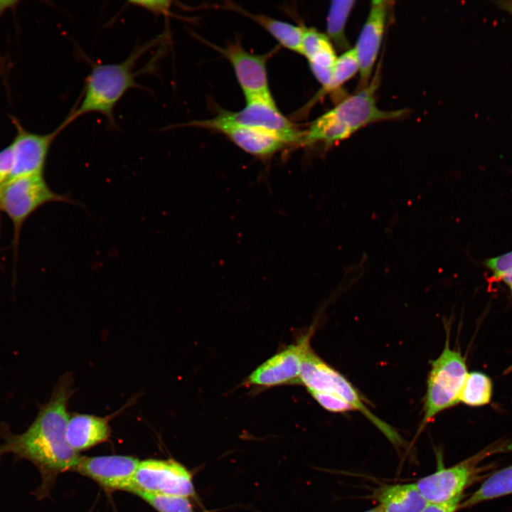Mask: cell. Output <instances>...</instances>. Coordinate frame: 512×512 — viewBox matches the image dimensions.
Instances as JSON below:
<instances>
[{"label": "cell", "instance_id": "obj_32", "mask_svg": "<svg viewBox=\"0 0 512 512\" xmlns=\"http://www.w3.org/2000/svg\"><path fill=\"white\" fill-rule=\"evenodd\" d=\"M365 512H383V511H382L380 507L379 506H376V507H375V508H371V509H370V510H368V511H365Z\"/></svg>", "mask_w": 512, "mask_h": 512}, {"label": "cell", "instance_id": "obj_25", "mask_svg": "<svg viewBox=\"0 0 512 512\" xmlns=\"http://www.w3.org/2000/svg\"><path fill=\"white\" fill-rule=\"evenodd\" d=\"M309 393L323 408L329 412L343 413L354 410L348 402L337 395L319 392Z\"/></svg>", "mask_w": 512, "mask_h": 512}, {"label": "cell", "instance_id": "obj_1", "mask_svg": "<svg viewBox=\"0 0 512 512\" xmlns=\"http://www.w3.org/2000/svg\"><path fill=\"white\" fill-rule=\"evenodd\" d=\"M73 383L68 373L60 378L49 400L40 407L33 422L23 432L14 434L6 426L0 427L3 439L0 459L4 454H11L17 459L31 462L41 476L36 492L38 498L49 494L59 474L73 471L80 457L66 439L68 402L74 393Z\"/></svg>", "mask_w": 512, "mask_h": 512}, {"label": "cell", "instance_id": "obj_27", "mask_svg": "<svg viewBox=\"0 0 512 512\" xmlns=\"http://www.w3.org/2000/svg\"><path fill=\"white\" fill-rule=\"evenodd\" d=\"M485 265L496 278L500 279L505 272L512 269V251L488 259Z\"/></svg>", "mask_w": 512, "mask_h": 512}, {"label": "cell", "instance_id": "obj_15", "mask_svg": "<svg viewBox=\"0 0 512 512\" xmlns=\"http://www.w3.org/2000/svg\"><path fill=\"white\" fill-rule=\"evenodd\" d=\"M111 434L109 418L94 415L73 413L66 425V439L77 452L106 442Z\"/></svg>", "mask_w": 512, "mask_h": 512}, {"label": "cell", "instance_id": "obj_2", "mask_svg": "<svg viewBox=\"0 0 512 512\" xmlns=\"http://www.w3.org/2000/svg\"><path fill=\"white\" fill-rule=\"evenodd\" d=\"M380 68L369 83L346 97L334 107L312 122L304 131L302 144L317 142L326 146L346 139L363 127L382 121L402 118L406 110H383L376 104L375 94L380 82Z\"/></svg>", "mask_w": 512, "mask_h": 512}, {"label": "cell", "instance_id": "obj_4", "mask_svg": "<svg viewBox=\"0 0 512 512\" xmlns=\"http://www.w3.org/2000/svg\"><path fill=\"white\" fill-rule=\"evenodd\" d=\"M300 384L308 392H319L337 395L348 402L375 425L391 442H400L397 432L379 419L368 407L366 399L342 373L321 358L309 345L302 359Z\"/></svg>", "mask_w": 512, "mask_h": 512}, {"label": "cell", "instance_id": "obj_10", "mask_svg": "<svg viewBox=\"0 0 512 512\" xmlns=\"http://www.w3.org/2000/svg\"><path fill=\"white\" fill-rule=\"evenodd\" d=\"M139 460L134 457H80L73 471L87 476L108 491L132 492Z\"/></svg>", "mask_w": 512, "mask_h": 512}, {"label": "cell", "instance_id": "obj_24", "mask_svg": "<svg viewBox=\"0 0 512 512\" xmlns=\"http://www.w3.org/2000/svg\"><path fill=\"white\" fill-rule=\"evenodd\" d=\"M326 35L314 28L303 26L302 55L310 59L328 39Z\"/></svg>", "mask_w": 512, "mask_h": 512}, {"label": "cell", "instance_id": "obj_14", "mask_svg": "<svg viewBox=\"0 0 512 512\" xmlns=\"http://www.w3.org/2000/svg\"><path fill=\"white\" fill-rule=\"evenodd\" d=\"M474 458L442 468L419 479L416 486L428 503H444L462 495L474 469Z\"/></svg>", "mask_w": 512, "mask_h": 512}, {"label": "cell", "instance_id": "obj_29", "mask_svg": "<svg viewBox=\"0 0 512 512\" xmlns=\"http://www.w3.org/2000/svg\"><path fill=\"white\" fill-rule=\"evenodd\" d=\"M462 496L444 503H428L422 512H455L459 509Z\"/></svg>", "mask_w": 512, "mask_h": 512}, {"label": "cell", "instance_id": "obj_11", "mask_svg": "<svg viewBox=\"0 0 512 512\" xmlns=\"http://www.w3.org/2000/svg\"><path fill=\"white\" fill-rule=\"evenodd\" d=\"M13 122L16 133L11 143L14 153L11 178L43 174L50 147L66 127L62 123L52 132L43 134L26 130L16 119H14Z\"/></svg>", "mask_w": 512, "mask_h": 512}, {"label": "cell", "instance_id": "obj_18", "mask_svg": "<svg viewBox=\"0 0 512 512\" xmlns=\"http://www.w3.org/2000/svg\"><path fill=\"white\" fill-rule=\"evenodd\" d=\"M233 9L250 18L271 34L281 46L302 54L303 26H295L263 14L250 13L235 5H228Z\"/></svg>", "mask_w": 512, "mask_h": 512}, {"label": "cell", "instance_id": "obj_17", "mask_svg": "<svg viewBox=\"0 0 512 512\" xmlns=\"http://www.w3.org/2000/svg\"><path fill=\"white\" fill-rule=\"evenodd\" d=\"M375 497L383 512H422L428 504L415 483L383 486Z\"/></svg>", "mask_w": 512, "mask_h": 512}, {"label": "cell", "instance_id": "obj_19", "mask_svg": "<svg viewBox=\"0 0 512 512\" xmlns=\"http://www.w3.org/2000/svg\"><path fill=\"white\" fill-rule=\"evenodd\" d=\"M512 494V465L500 469L487 478L459 508H468L487 500Z\"/></svg>", "mask_w": 512, "mask_h": 512}, {"label": "cell", "instance_id": "obj_23", "mask_svg": "<svg viewBox=\"0 0 512 512\" xmlns=\"http://www.w3.org/2000/svg\"><path fill=\"white\" fill-rule=\"evenodd\" d=\"M140 497L158 512H195L191 499L183 496L137 492Z\"/></svg>", "mask_w": 512, "mask_h": 512}, {"label": "cell", "instance_id": "obj_30", "mask_svg": "<svg viewBox=\"0 0 512 512\" xmlns=\"http://www.w3.org/2000/svg\"><path fill=\"white\" fill-rule=\"evenodd\" d=\"M495 4L512 16V0L498 1Z\"/></svg>", "mask_w": 512, "mask_h": 512}, {"label": "cell", "instance_id": "obj_31", "mask_svg": "<svg viewBox=\"0 0 512 512\" xmlns=\"http://www.w3.org/2000/svg\"><path fill=\"white\" fill-rule=\"evenodd\" d=\"M500 279L508 287L512 293V269L505 272Z\"/></svg>", "mask_w": 512, "mask_h": 512}, {"label": "cell", "instance_id": "obj_28", "mask_svg": "<svg viewBox=\"0 0 512 512\" xmlns=\"http://www.w3.org/2000/svg\"><path fill=\"white\" fill-rule=\"evenodd\" d=\"M129 3L154 14L166 15L170 13L171 1H133Z\"/></svg>", "mask_w": 512, "mask_h": 512}, {"label": "cell", "instance_id": "obj_21", "mask_svg": "<svg viewBox=\"0 0 512 512\" xmlns=\"http://www.w3.org/2000/svg\"><path fill=\"white\" fill-rule=\"evenodd\" d=\"M493 383L489 375L480 371L467 373L463 384L459 402L470 407H481L490 403Z\"/></svg>", "mask_w": 512, "mask_h": 512}, {"label": "cell", "instance_id": "obj_6", "mask_svg": "<svg viewBox=\"0 0 512 512\" xmlns=\"http://www.w3.org/2000/svg\"><path fill=\"white\" fill-rule=\"evenodd\" d=\"M467 373L465 358L450 347L447 334L441 354L431 362L420 431L439 413L459 402Z\"/></svg>", "mask_w": 512, "mask_h": 512}, {"label": "cell", "instance_id": "obj_16", "mask_svg": "<svg viewBox=\"0 0 512 512\" xmlns=\"http://www.w3.org/2000/svg\"><path fill=\"white\" fill-rule=\"evenodd\" d=\"M214 130L226 135L245 152L258 156L271 155L288 144L274 134L251 127L224 125Z\"/></svg>", "mask_w": 512, "mask_h": 512}, {"label": "cell", "instance_id": "obj_20", "mask_svg": "<svg viewBox=\"0 0 512 512\" xmlns=\"http://www.w3.org/2000/svg\"><path fill=\"white\" fill-rule=\"evenodd\" d=\"M355 1H333L326 18V33L330 41L344 52L351 49L345 28Z\"/></svg>", "mask_w": 512, "mask_h": 512}, {"label": "cell", "instance_id": "obj_12", "mask_svg": "<svg viewBox=\"0 0 512 512\" xmlns=\"http://www.w3.org/2000/svg\"><path fill=\"white\" fill-rule=\"evenodd\" d=\"M390 7V1H388L375 0L370 3L368 16L353 47L359 65V89L366 87L372 78L387 26Z\"/></svg>", "mask_w": 512, "mask_h": 512}, {"label": "cell", "instance_id": "obj_8", "mask_svg": "<svg viewBox=\"0 0 512 512\" xmlns=\"http://www.w3.org/2000/svg\"><path fill=\"white\" fill-rule=\"evenodd\" d=\"M137 492L183 496L201 505L192 474L184 465L173 459L139 461L132 493Z\"/></svg>", "mask_w": 512, "mask_h": 512}, {"label": "cell", "instance_id": "obj_5", "mask_svg": "<svg viewBox=\"0 0 512 512\" xmlns=\"http://www.w3.org/2000/svg\"><path fill=\"white\" fill-rule=\"evenodd\" d=\"M245 100V106L239 111L220 110L212 119L192 121L186 125L212 130L224 125L251 127L274 134L288 144L302 143L304 132L282 114L272 95L254 96Z\"/></svg>", "mask_w": 512, "mask_h": 512}, {"label": "cell", "instance_id": "obj_9", "mask_svg": "<svg viewBox=\"0 0 512 512\" xmlns=\"http://www.w3.org/2000/svg\"><path fill=\"white\" fill-rule=\"evenodd\" d=\"M314 331L312 326L297 343L289 345L259 366L246 378L245 384L270 388L286 384H300L303 353L310 345Z\"/></svg>", "mask_w": 512, "mask_h": 512}, {"label": "cell", "instance_id": "obj_7", "mask_svg": "<svg viewBox=\"0 0 512 512\" xmlns=\"http://www.w3.org/2000/svg\"><path fill=\"white\" fill-rule=\"evenodd\" d=\"M50 202L75 203L67 195L53 191L43 174L14 178L0 188V211L11 220L16 242L26 220L40 207Z\"/></svg>", "mask_w": 512, "mask_h": 512}, {"label": "cell", "instance_id": "obj_26", "mask_svg": "<svg viewBox=\"0 0 512 512\" xmlns=\"http://www.w3.org/2000/svg\"><path fill=\"white\" fill-rule=\"evenodd\" d=\"M13 169L14 153L10 144L0 151V188L11 178Z\"/></svg>", "mask_w": 512, "mask_h": 512}, {"label": "cell", "instance_id": "obj_13", "mask_svg": "<svg viewBox=\"0 0 512 512\" xmlns=\"http://www.w3.org/2000/svg\"><path fill=\"white\" fill-rule=\"evenodd\" d=\"M232 65L245 99L271 95L267 72V55L247 51L238 42L225 48L215 46Z\"/></svg>", "mask_w": 512, "mask_h": 512}, {"label": "cell", "instance_id": "obj_22", "mask_svg": "<svg viewBox=\"0 0 512 512\" xmlns=\"http://www.w3.org/2000/svg\"><path fill=\"white\" fill-rule=\"evenodd\" d=\"M358 72L359 65L356 54L353 48H351L337 58L329 84L320 89L310 104L312 105L326 94L336 90Z\"/></svg>", "mask_w": 512, "mask_h": 512}, {"label": "cell", "instance_id": "obj_3", "mask_svg": "<svg viewBox=\"0 0 512 512\" xmlns=\"http://www.w3.org/2000/svg\"><path fill=\"white\" fill-rule=\"evenodd\" d=\"M157 40L137 46L126 60L114 64H94L85 78L83 93L78 105L73 109L64 124L68 126L82 115L98 112L104 114L110 125H114V109L125 92L139 87L135 78L136 62Z\"/></svg>", "mask_w": 512, "mask_h": 512}]
</instances>
